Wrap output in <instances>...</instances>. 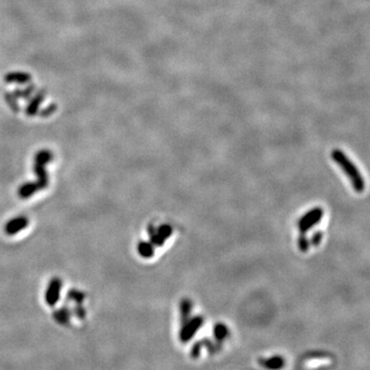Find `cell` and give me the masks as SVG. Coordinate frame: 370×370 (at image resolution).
Here are the masks:
<instances>
[{
  "label": "cell",
  "instance_id": "obj_1",
  "mask_svg": "<svg viewBox=\"0 0 370 370\" xmlns=\"http://www.w3.org/2000/svg\"><path fill=\"white\" fill-rule=\"evenodd\" d=\"M331 157L335 164L339 166V168L343 170L344 173L349 179V182H351L354 191L358 194H362L365 189V180L355 164L351 162V159L341 149H334V151H332Z\"/></svg>",
  "mask_w": 370,
  "mask_h": 370
},
{
  "label": "cell",
  "instance_id": "obj_7",
  "mask_svg": "<svg viewBox=\"0 0 370 370\" xmlns=\"http://www.w3.org/2000/svg\"><path fill=\"white\" fill-rule=\"evenodd\" d=\"M229 334L228 332V329L225 325L223 324H217L214 328V335L216 337V339H218V341H223V339H225L227 337V335Z\"/></svg>",
  "mask_w": 370,
  "mask_h": 370
},
{
  "label": "cell",
  "instance_id": "obj_6",
  "mask_svg": "<svg viewBox=\"0 0 370 370\" xmlns=\"http://www.w3.org/2000/svg\"><path fill=\"white\" fill-rule=\"evenodd\" d=\"M138 252L144 258H152L154 255V247L152 243L141 242L138 244Z\"/></svg>",
  "mask_w": 370,
  "mask_h": 370
},
{
  "label": "cell",
  "instance_id": "obj_9",
  "mask_svg": "<svg viewBox=\"0 0 370 370\" xmlns=\"http://www.w3.org/2000/svg\"><path fill=\"white\" fill-rule=\"evenodd\" d=\"M156 232H157L158 237L161 238V239H163L164 241L166 242V239L169 237H171V235L173 233V229H172V227L170 226L169 224H164V225H161L159 227H157L156 228Z\"/></svg>",
  "mask_w": 370,
  "mask_h": 370
},
{
  "label": "cell",
  "instance_id": "obj_4",
  "mask_svg": "<svg viewBox=\"0 0 370 370\" xmlns=\"http://www.w3.org/2000/svg\"><path fill=\"white\" fill-rule=\"evenodd\" d=\"M261 364L267 369L277 370L281 369L285 365V360L282 357H273L266 360H261Z\"/></svg>",
  "mask_w": 370,
  "mask_h": 370
},
{
  "label": "cell",
  "instance_id": "obj_8",
  "mask_svg": "<svg viewBox=\"0 0 370 370\" xmlns=\"http://www.w3.org/2000/svg\"><path fill=\"white\" fill-rule=\"evenodd\" d=\"M297 244L298 248L301 250L302 252H307V250L309 249V246H311V243H309V239H307L306 235L305 233H301L297 239Z\"/></svg>",
  "mask_w": 370,
  "mask_h": 370
},
{
  "label": "cell",
  "instance_id": "obj_10",
  "mask_svg": "<svg viewBox=\"0 0 370 370\" xmlns=\"http://www.w3.org/2000/svg\"><path fill=\"white\" fill-rule=\"evenodd\" d=\"M323 233L322 232H316L313 234L311 239H309V243H311V245H313L314 247H317L319 246L320 244L322 243V239H323Z\"/></svg>",
  "mask_w": 370,
  "mask_h": 370
},
{
  "label": "cell",
  "instance_id": "obj_2",
  "mask_svg": "<svg viewBox=\"0 0 370 370\" xmlns=\"http://www.w3.org/2000/svg\"><path fill=\"white\" fill-rule=\"evenodd\" d=\"M324 216V211L322 208L316 207L306 212L298 221V228L301 233H306L309 229L316 226L320 221H321Z\"/></svg>",
  "mask_w": 370,
  "mask_h": 370
},
{
  "label": "cell",
  "instance_id": "obj_3",
  "mask_svg": "<svg viewBox=\"0 0 370 370\" xmlns=\"http://www.w3.org/2000/svg\"><path fill=\"white\" fill-rule=\"evenodd\" d=\"M203 323H204L203 317L197 316L193 319H189L187 322L184 323L181 332H180V341L183 343L191 341L193 336L198 331V329L202 327Z\"/></svg>",
  "mask_w": 370,
  "mask_h": 370
},
{
  "label": "cell",
  "instance_id": "obj_5",
  "mask_svg": "<svg viewBox=\"0 0 370 370\" xmlns=\"http://www.w3.org/2000/svg\"><path fill=\"white\" fill-rule=\"evenodd\" d=\"M193 309V303L189 299H183L180 303V316H181V322L184 324L189 320Z\"/></svg>",
  "mask_w": 370,
  "mask_h": 370
}]
</instances>
